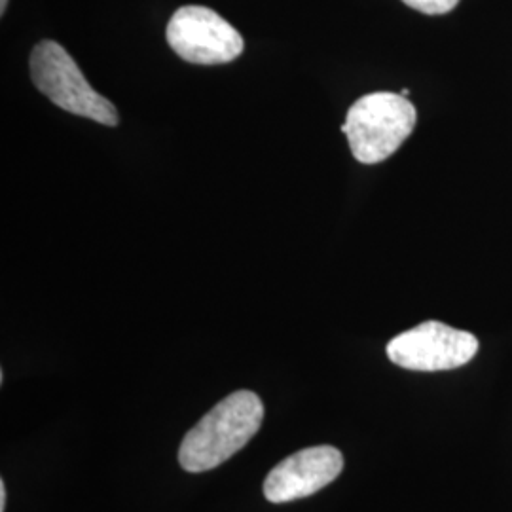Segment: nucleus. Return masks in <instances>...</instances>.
Returning a JSON list of instances; mask_svg holds the SVG:
<instances>
[{
  "mask_svg": "<svg viewBox=\"0 0 512 512\" xmlns=\"http://www.w3.org/2000/svg\"><path fill=\"white\" fill-rule=\"evenodd\" d=\"M342 452L332 446L300 450L275 465L264 480V495L272 503H289L327 488L342 473Z\"/></svg>",
  "mask_w": 512,
  "mask_h": 512,
  "instance_id": "nucleus-6",
  "label": "nucleus"
},
{
  "mask_svg": "<svg viewBox=\"0 0 512 512\" xmlns=\"http://www.w3.org/2000/svg\"><path fill=\"white\" fill-rule=\"evenodd\" d=\"M31 78L38 92L44 93L59 109L84 116L103 126H118V110L107 97L88 84L71 54L54 40H42L29 59Z\"/></svg>",
  "mask_w": 512,
  "mask_h": 512,
  "instance_id": "nucleus-3",
  "label": "nucleus"
},
{
  "mask_svg": "<svg viewBox=\"0 0 512 512\" xmlns=\"http://www.w3.org/2000/svg\"><path fill=\"white\" fill-rule=\"evenodd\" d=\"M478 351L471 332L427 321L387 344V357L397 366L418 372H439L467 365Z\"/></svg>",
  "mask_w": 512,
  "mask_h": 512,
  "instance_id": "nucleus-5",
  "label": "nucleus"
},
{
  "mask_svg": "<svg viewBox=\"0 0 512 512\" xmlns=\"http://www.w3.org/2000/svg\"><path fill=\"white\" fill-rule=\"evenodd\" d=\"M403 2L421 14L440 16V14L452 12L458 6L459 0H403Z\"/></svg>",
  "mask_w": 512,
  "mask_h": 512,
  "instance_id": "nucleus-7",
  "label": "nucleus"
},
{
  "mask_svg": "<svg viewBox=\"0 0 512 512\" xmlns=\"http://www.w3.org/2000/svg\"><path fill=\"white\" fill-rule=\"evenodd\" d=\"M416 122V107L401 93L376 92L351 105L342 131L357 162L380 164L399 150Z\"/></svg>",
  "mask_w": 512,
  "mask_h": 512,
  "instance_id": "nucleus-2",
  "label": "nucleus"
},
{
  "mask_svg": "<svg viewBox=\"0 0 512 512\" xmlns=\"http://www.w3.org/2000/svg\"><path fill=\"white\" fill-rule=\"evenodd\" d=\"M6 6H8V0H0V14L6 12Z\"/></svg>",
  "mask_w": 512,
  "mask_h": 512,
  "instance_id": "nucleus-9",
  "label": "nucleus"
},
{
  "mask_svg": "<svg viewBox=\"0 0 512 512\" xmlns=\"http://www.w3.org/2000/svg\"><path fill=\"white\" fill-rule=\"evenodd\" d=\"M6 511V486L0 480V512Z\"/></svg>",
  "mask_w": 512,
  "mask_h": 512,
  "instance_id": "nucleus-8",
  "label": "nucleus"
},
{
  "mask_svg": "<svg viewBox=\"0 0 512 512\" xmlns=\"http://www.w3.org/2000/svg\"><path fill=\"white\" fill-rule=\"evenodd\" d=\"M264 404L253 391H236L205 414L184 437L179 463L188 473H205L232 458L255 437Z\"/></svg>",
  "mask_w": 512,
  "mask_h": 512,
  "instance_id": "nucleus-1",
  "label": "nucleus"
},
{
  "mask_svg": "<svg viewBox=\"0 0 512 512\" xmlns=\"http://www.w3.org/2000/svg\"><path fill=\"white\" fill-rule=\"evenodd\" d=\"M171 50L194 65H224L243 52V38L207 6H183L167 25Z\"/></svg>",
  "mask_w": 512,
  "mask_h": 512,
  "instance_id": "nucleus-4",
  "label": "nucleus"
},
{
  "mask_svg": "<svg viewBox=\"0 0 512 512\" xmlns=\"http://www.w3.org/2000/svg\"><path fill=\"white\" fill-rule=\"evenodd\" d=\"M401 95H403V97H408V95H410V90H403V92H401Z\"/></svg>",
  "mask_w": 512,
  "mask_h": 512,
  "instance_id": "nucleus-10",
  "label": "nucleus"
}]
</instances>
